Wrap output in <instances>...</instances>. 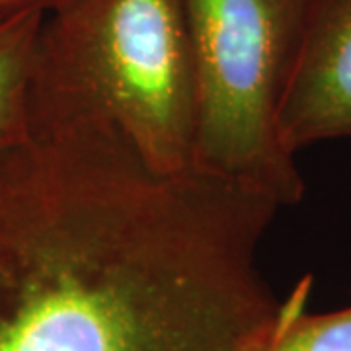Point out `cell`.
Segmentation results:
<instances>
[{
  "label": "cell",
  "instance_id": "1",
  "mask_svg": "<svg viewBox=\"0 0 351 351\" xmlns=\"http://www.w3.org/2000/svg\"><path fill=\"white\" fill-rule=\"evenodd\" d=\"M277 211L154 170L82 96L34 94L0 143V351H263L283 311L258 265Z\"/></svg>",
  "mask_w": 351,
  "mask_h": 351
},
{
  "label": "cell",
  "instance_id": "2",
  "mask_svg": "<svg viewBox=\"0 0 351 351\" xmlns=\"http://www.w3.org/2000/svg\"><path fill=\"white\" fill-rule=\"evenodd\" d=\"M32 80L88 98L154 170L193 168L197 86L182 0H66L43 18Z\"/></svg>",
  "mask_w": 351,
  "mask_h": 351
},
{
  "label": "cell",
  "instance_id": "3",
  "mask_svg": "<svg viewBox=\"0 0 351 351\" xmlns=\"http://www.w3.org/2000/svg\"><path fill=\"white\" fill-rule=\"evenodd\" d=\"M197 117L193 168L260 191L279 207L304 195L279 112L313 0H182Z\"/></svg>",
  "mask_w": 351,
  "mask_h": 351
},
{
  "label": "cell",
  "instance_id": "4",
  "mask_svg": "<svg viewBox=\"0 0 351 351\" xmlns=\"http://www.w3.org/2000/svg\"><path fill=\"white\" fill-rule=\"evenodd\" d=\"M279 133L293 154L351 137V0H313Z\"/></svg>",
  "mask_w": 351,
  "mask_h": 351
},
{
  "label": "cell",
  "instance_id": "5",
  "mask_svg": "<svg viewBox=\"0 0 351 351\" xmlns=\"http://www.w3.org/2000/svg\"><path fill=\"white\" fill-rule=\"evenodd\" d=\"M43 12L0 22V143L24 125Z\"/></svg>",
  "mask_w": 351,
  "mask_h": 351
},
{
  "label": "cell",
  "instance_id": "6",
  "mask_svg": "<svg viewBox=\"0 0 351 351\" xmlns=\"http://www.w3.org/2000/svg\"><path fill=\"white\" fill-rule=\"evenodd\" d=\"M306 277L283 301V313L263 351H351V302L332 313H306Z\"/></svg>",
  "mask_w": 351,
  "mask_h": 351
},
{
  "label": "cell",
  "instance_id": "7",
  "mask_svg": "<svg viewBox=\"0 0 351 351\" xmlns=\"http://www.w3.org/2000/svg\"><path fill=\"white\" fill-rule=\"evenodd\" d=\"M66 0H0V22L24 12H51Z\"/></svg>",
  "mask_w": 351,
  "mask_h": 351
}]
</instances>
